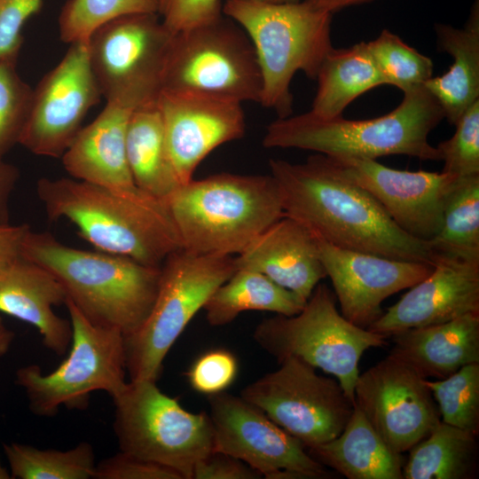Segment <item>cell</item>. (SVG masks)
Listing matches in <instances>:
<instances>
[{
    "instance_id": "obj_1",
    "label": "cell",
    "mask_w": 479,
    "mask_h": 479,
    "mask_svg": "<svg viewBox=\"0 0 479 479\" xmlns=\"http://www.w3.org/2000/svg\"><path fill=\"white\" fill-rule=\"evenodd\" d=\"M269 168L284 214L326 242L433 266L429 243L399 229L368 192L339 173L328 156L316 153L303 163L271 159Z\"/></svg>"
},
{
    "instance_id": "obj_32",
    "label": "cell",
    "mask_w": 479,
    "mask_h": 479,
    "mask_svg": "<svg viewBox=\"0 0 479 479\" xmlns=\"http://www.w3.org/2000/svg\"><path fill=\"white\" fill-rule=\"evenodd\" d=\"M4 452L12 478L94 479L97 463L88 442L66 451L12 442L4 444Z\"/></svg>"
},
{
    "instance_id": "obj_23",
    "label": "cell",
    "mask_w": 479,
    "mask_h": 479,
    "mask_svg": "<svg viewBox=\"0 0 479 479\" xmlns=\"http://www.w3.org/2000/svg\"><path fill=\"white\" fill-rule=\"evenodd\" d=\"M66 292L45 268L23 256L0 271V313L34 326L46 349L65 355L71 344L72 326L54 311L65 304Z\"/></svg>"
},
{
    "instance_id": "obj_11",
    "label": "cell",
    "mask_w": 479,
    "mask_h": 479,
    "mask_svg": "<svg viewBox=\"0 0 479 479\" xmlns=\"http://www.w3.org/2000/svg\"><path fill=\"white\" fill-rule=\"evenodd\" d=\"M263 81L254 46L225 15L173 34L161 90L190 91L260 103Z\"/></svg>"
},
{
    "instance_id": "obj_39",
    "label": "cell",
    "mask_w": 479,
    "mask_h": 479,
    "mask_svg": "<svg viewBox=\"0 0 479 479\" xmlns=\"http://www.w3.org/2000/svg\"><path fill=\"white\" fill-rule=\"evenodd\" d=\"M166 27L177 33L211 22L223 15L221 0H154Z\"/></svg>"
},
{
    "instance_id": "obj_30",
    "label": "cell",
    "mask_w": 479,
    "mask_h": 479,
    "mask_svg": "<svg viewBox=\"0 0 479 479\" xmlns=\"http://www.w3.org/2000/svg\"><path fill=\"white\" fill-rule=\"evenodd\" d=\"M477 435L442 420L412 447L404 479H464L475 469Z\"/></svg>"
},
{
    "instance_id": "obj_26",
    "label": "cell",
    "mask_w": 479,
    "mask_h": 479,
    "mask_svg": "<svg viewBox=\"0 0 479 479\" xmlns=\"http://www.w3.org/2000/svg\"><path fill=\"white\" fill-rule=\"evenodd\" d=\"M307 451L349 479H403L402 453L381 439L355 404L337 437Z\"/></svg>"
},
{
    "instance_id": "obj_45",
    "label": "cell",
    "mask_w": 479,
    "mask_h": 479,
    "mask_svg": "<svg viewBox=\"0 0 479 479\" xmlns=\"http://www.w3.org/2000/svg\"><path fill=\"white\" fill-rule=\"evenodd\" d=\"M313 6L327 12L329 13H334L337 11H340L345 7L364 4L370 2L372 0H307Z\"/></svg>"
},
{
    "instance_id": "obj_24",
    "label": "cell",
    "mask_w": 479,
    "mask_h": 479,
    "mask_svg": "<svg viewBox=\"0 0 479 479\" xmlns=\"http://www.w3.org/2000/svg\"><path fill=\"white\" fill-rule=\"evenodd\" d=\"M391 337L394 346L389 354L425 379H444L466 365L479 363V313L411 328Z\"/></svg>"
},
{
    "instance_id": "obj_5",
    "label": "cell",
    "mask_w": 479,
    "mask_h": 479,
    "mask_svg": "<svg viewBox=\"0 0 479 479\" xmlns=\"http://www.w3.org/2000/svg\"><path fill=\"white\" fill-rule=\"evenodd\" d=\"M166 203L182 248L196 255H238L285 215L271 174L192 178Z\"/></svg>"
},
{
    "instance_id": "obj_20",
    "label": "cell",
    "mask_w": 479,
    "mask_h": 479,
    "mask_svg": "<svg viewBox=\"0 0 479 479\" xmlns=\"http://www.w3.org/2000/svg\"><path fill=\"white\" fill-rule=\"evenodd\" d=\"M433 270L367 329L391 337L479 313V259L433 253Z\"/></svg>"
},
{
    "instance_id": "obj_48",
    "label": "cell",
    "mask_w": 479,
    "mask_h": 479,
    "mask_svg": "<svg viewBox=\"0 0 479 479\" xmlns=\"http://www.w3.org/2000/svg\"><path fill=\"white\" fill-rule=\"evenodd\" d=\"M265 3H272V4H284V3H295L299 2L301 0H259Z\"/></svg>"
},
{
    "instance_id": "obj_18",
    "label": "cell",
    "mask_w": 479,
    "mask_h": 479,
    "mask_svg": "<svg viewBox=\"0 0 479 479\" xmlns=\"http://www.w3.org/2000/svg\"><path fill=\"white\" fill-rule=\"evenodd\" d=\"M316 235V234H315ZM318 255L341 314L367 329L383 313L381 303L430 274L428 263L397 260L334 246L316 235Z\"/></svg>"
},
{
    "instance_id": "obj_46",
    "label": "cell",
    "mask_w": 479,
    "mask_h": 479,
    "mask_svg": "<svg viewBox=\"0 0 479 479\" xmlns=\"http://www.w3.org/2000/svg\"><path fill=\"white\" fill-rule=\"evenodd\" d=\"M14 336V333L6 326L0 316V357L8 353L13 342Z\"/></svg>"
},
{
    "instance_id": "obj_41",
    "label": "cell",
    "mask_w": 479,
    "mask_h": 479,
    "mask_svg": "<svg viewBox=\"0 0 479 479\" xmlns=\"http://www.w3.org/2000/svg\"><path fill=\"white\" fill-rule=\"evenodd\" d=\"M42 4L43 0H0V59L18 58L23 27Z\"/></svg>"
},
{
    "instance_id": "obj_34",
    "label": "cell",
    "mask_w": 479,
    "mask_h": 479,
    "mask_svg": "<svg viewBox=\"0 0 479 479\" xmlns=\"http://www.w3.org/2000/svg\"><path fill=\"white\" fill-rule=\"evenodd\" d=\"M426 384L443 422L478 435L479 363L466 365L444 379H426Z\"/></svg>"
},
{
    "instance_id": "obj_29",
    "label": "cell",
    "mask_w": 479,
    "mask_h": 479,
    "mask_svg": "<svg viewBox=\"0 0 479 479\" xmlns=\"http://www.w3.org/2000/svg\"><path fill=\"white\" fill-rule=\"evenodd\" d=\"M306 302L258 271L238 268L216 289L203 310L210 326H223L249 310L293 316Z\"/></svg>"
},
{
    "instance_id": "obj_8",
    "label": "cell",
    "mask_w": 479,
    "mask_h": 479,
    "mask_svg": "<svg viewBox=\"0 0 479 479\" xmlns=\"http://www.w3.org/2000/svg\"><path fill=\"white\" fill-rule=\"evenodd\" d=\"M112 399L113 429L121 452L192 479L195 465L215 450L208 412L185 410L156 381H130Z\"/></svg>"
},
{
    "instance_id": "obj_3",
    "label": "cell",
    "mask_w": 479,
    "mask_h": 479,
    "mask_svg": "<svg viewBox=\"0 0 479 479\" xmlns=\"http://www.w3.org/2000/svg\"><path fill=\"white\" fill-rule=\"evenodd\" d=\"M21 256L48 270L62 285L67 300L88 320L115 328L124 337L145 322L157 294L161 267L72 247L49 232L30 229Z\"/></svg>"
},
{
    "instance_id": "obj_16",
    "label": "cell",
    "mask_w": 479,
    "mask_h": 479,
    "mask_svg": "<svg viewBox=\"0 0 479 479\" xmlns=\"http://www.w3.org/2000/svg\"><path fill=\"white\" fill-rule=\"evenodd\" d=\"M354 404L398 453L409 451L441 421L426 379L391 354L358 375Z\"/></svg>"
},
{
    "instance_id": "obj_10",
    "label": "cell",
    "mask_w": 479,
    "mask_h": 479,
    "mask_svg": "<svg viewBox=\"0 0 479 479\" xmlns=\"http://www.w3.org/2000/svg\"><path fill=\"white\" fill-rule=\"evenodd\" d=\"M65 305L72 326L67 357L51 373L28 365L15 374V383L25 391L28 407L37 416L52 417L61 406L84 410L91 393L105 391L112 397L127 382L123 334L93 324L68 300Z\"/></svg>"
},
{
    "instance_id": "obj_14",
    "label": "cell",
    "mask_w": 479,
    "mask_h": 479,
    "mask_svg": "<svg viewBox=\"0 0 479 479\" xmlns=\"http://www.w3.org/2000/svg\"><path fill=\"white\" fill-rule=\"evenodd\" d=\"M215 450L267 479H326L333 473L253 404L225 391L208 398Z\"/></svg>"
},
{
    "instance_id": "obj_36",
    "label": "cell",
    "mask_w": 479,
    "mask_h": 479,
    "mask_svg": "<svg viewBox=\"0 0 479 479\" xmlns=\"http://www.w3.org/2000/svg\"><path fill=\"white\" fill-rule=\"evenodd\" d=\"M17 59H0V161L19 144L33 92L17 71Z\"/></svg>"
},
{
    "instance_id": "obj_40",
    "label": "cell",
    "mask_w": 479,
    "mask_h": 479,
    "mask_svg": "<svg viewBox=\"0 0 479 479\" xmlns=\"http://www.w3.org/2000/svg\"><path fill=\"white\" fill-rule=\"evenodd\" d=\"M94 479H183L165 466L119 452L97 463Z\"/></svg>"
},
{
    "instance_id": "obj_4",
    "label": "cell",
    "mask_w": 479,
    "mask_h": 479,
    "mask_svg": "<svg viewBox=\"0 0 479 479\" xmlns=\"http://www.w3.org/2000/svg\"><path fill=\"white\" fill-rule=\"evenodd\" d=\"M444 114L426 87L404 93L391 112L367 120L324 118L310 111L278 118L263 137L265 148H294L331 157L376 160L387 155H408L423 161H441L429 133Z\"/></svg>"
},
{
    "instance_id": "obj_7",
    "label": "cell",
    "mask_w": 479,
    "mask_h": 479,
    "mask_svg": "<svg viewBox=\"0 0 479 479\" xmlns=\"http://www.w3.org/2000/svg\"><path fill=\"white\" fill-rule=\"evenodd\" d=\"M236 269L232 255H196L181 248L166 258L149 315L124 337L130 381H157L175 342Z\"/></svg>"
},
{
    "instance_id": "obj_21",
    "label": "cell",
    "mask_w": 479,
    "mask_h": 479,
    "mask_svg": "<svg viewBox=\"0 0 479 479\" xmlns=\"http://www.w3.org/2000/svg\"><path fill=\"white\" fill-rule=\"evenodd\" d=\"M236 267L258 271L307 301L326 277L316 235L284 215L235 256Z\"/></svg>"
},
{
    "instance_id": "obj_31",
    "label": "cell",
    "mask_w": 479,
    "mask_h": 479,
    "mask_svg": "<svg viewBox=\"0 0 479 479\" xmlns=\"http://www.w3.org/2000/svg\"><path fill=\"white\" fill-rule=\"evenodd\" d=\"M433 253L479 259V175L460 177L450 192Z\"/></svg>"
},
{
    "instance_id": "obj_19",
    "label": "cell",
    "mask_w": 479,
    "mask_h": 479,
    "mask_svg": "<svg viewBox=\"0 0 479 479\" xmlns=\"http://www.w3.org/2000/svg\"><path fill=\"white\" fill-rule=\"evenodd\" d=\"M168 151L181 185L218 146L243 137L242 103L190 91L161 90L158 96Z\"/></svg>"
},
{
    "instance_id": "obj_42",
    "label": "cell",
    "mask_w": 479,
    "mask_h": 479,
    "mask_svg": "<svg viewBox=\"0 0 479 479\" xmlns=\"http://www.w3.org/2000/svg\"><path fill=\"white\" fill-rule=\"evenodd\" d=\"M262 475L240 459L214 450L194 467L192 479H257Z\"/></svg>"
},
{
    "instance_id": "obj_2",
    "label": "cell",
    "mask_w": 479,
    "mask_h": 479,
    "mask_svg": "<svg viewBox=\"0 0 479 479\" xmlns=\"http://www.w3.org/2000/svg\"><path fill=\"white\" fill-rule=\"evenodd\" d=\"M36 193L50 220H68L96 250L161 267L182 248L167 203L139 188L122 192L73 177H42Z\"/></svg>"
},
{
    "instance_id": "obj_15",
    "label": "cell",
    "mask_w": 479,
    "mask_h": 479,
    "mask_svg": "<svg viewBox=\"0 0 479 479\" xmlns=\"http://www.w3.org/2000/svg\"><path fill=\"white\" fill-rule=\"evenodd\" d=\"M87 41L70 43L33 90L19 144L35 155L61 158L100 99Z\"/></svg>"
},
{
    "instance_id": "obj_13",
    "label": "cell",
    "mask_w": 479,
    "mask_h": 479,
    "mask_svg": "<svg viewBox=\"0 0 479 479\" xmlns=\"http://www.w3.org/2000/svg\"><path fill=\"white\" fill-rule=\"evenodd\" d=\"M173 34L155 12L116 18L87 40L89 59L101 95L137 107L158 98Z\"/></svg>"
},
{
    "instance_id": "obj_44",
    "label": "cell",
    "mask_w": 479,
    "mask_h": 479,
    "mask_svg": "<svg viewBox=\"0 0 479 479\" xmlns=\"http://www.w3.org/2000/svg\"><path fill=\"white\" fill-rule=\"evenodd\" d=\"M20 177L17 167L0 161V224L9 222V202Z\"/></svg>"
},
{
    "instance_id": "obj_22",
    "label": "cell",
    "mask_w": 479,
    "mask_h": 479,
    "mask_svg": "<svg viewBox=\"0 0 479 479\" xmlns=\"http://www.w3.org/2000/svg\"><path fill=\"white\" fill-rule=\"evenodd\" d=\"M134 107L106 101L103 111L78 132L62 155L71 177L116 192H132L135 185L130 171L126 137Z\"/></svg>"
},
{
    "instance_id": "obj_17",
    "label": "cell",
    "mask_w": 479,
    "mask_h": 479,
    "mask_svg": "<svg viewBox=\"0 0 479 479\" xmlns=\"http://www.w3.org/2000/svg\"><path fill=\"white\" fill-rule=\"evenodd\" d=\"M328 157L342 177L368 192L406 234L426 242L437 234L459 177L396 169L373 159Z\"/></svg>"
},
{
    "instance_id": "obj_33",
    "label": "cell",
    "mask_w": 479,
    "mask_h": 479,
    "mask_svg": "<svg viewBox=\"0 0 479 479\" xmlns=\"http://www.w3.org/2000/svg\"><path fill=\"white\" fill-rule=\"evenodd\" d=\"M366 43L385 84L406 93L423 86L433 76L431 59L389 30H382Z\"/></svg>"
},
{
    "instance_id": "obj_27",
    "label": "cell",
    "mask_w": 479,
    "mask_h": 479,
    "mask_svg": "<svg viewBox=\"0 0 479 479\" xmlns=\"http://www.w3.org/2000/svg\"><path fill=\"white\" fill-rule=\"evenodd\" d=\"M157 99L132 110L127 129L126 150L135 185L166 202L182 185L168 151Z\"/></svg>"
},
{
    "instance_id": "obj_9",
    "label": "cell",
    "mask_w": 479,
    "mask_h": 479,
    "mask_svg": "<svg viewBox=\"0 0 479 479\" xmlns=\"http://www.w3.org/2000/svg\"><path fill=\"white\" fill-rule=\"evenodd\" d=\"M253 338L278 362L295 357L334 375L353 403L360 357L368 349L386 344L384 335L347 320L324 283L317 285L299 313L263 319Z\"/></svg>"
},
{
    "instance_id": "obj_12",
    "label": "cell",
    "mask_w": 479,
    "mask_h": 479,
    "mask_svg": "<svg viewBox=\"0 0 479 479\" xmlns=\"http://www.w3.org/2000/svg\"><path fill=\"white\" fill-rule=\"evenodd\" d=\"M246 386L240 397L307 449L337 437L354 409L336 379L322 376L295 357Z\"/></svg>"
},
{
    "instance_id": "obj_35",
    "label": "cell",
    "mask_w": 479,
    "mask_h": 479,
    "mask_svg": "<svg viewBox=\"0 0 479 479\" xmlns=\"http://www.w3.org/2000/svg\"><path fill=\"white\" fill-rule=\"evenodd\" d=\"M155 12L154 0H67L59 17L63 42H84L102 25L124 15Z\"/></svg>"
},
{
    "instance_id": "obj_38",
    "label": "cell",
    "mask_w": 479,
    "mask_h": 479,
    "mask_svg": "<svg viewBox=\"0 0 479 479\" xmlns=\"http://www.w3.org/2000/svg\"><path fill=\"white\" fill-rule=\"evenodd\" d=\"M238 370L234 354L213 349L198 357L185 375L192 389L210 396L225 391L235 381Z\"/></svg>"
},
{
    "instance_id": "obj_6",
    "label": "cell",
    "mask_w": 479,
    "mask_h": 479,
    "mask_svg": "<svg viewBox=\"0 0 479 479\" xmlns=\"http://www.w3.org/2000/svg\"><path fill=\"white\" fill-rule=\"evenodd\" d=\"M223 14L239 24L249 37L260 67V103L278 118L292 114L291 82L298 71L316 79L333 48L332 14L307 0L272 4L259 0H226Z\"/></svg>"
},
{
    "instance_id": "obj_28",
    "label": "cell",
    "mask_w": 479,
    "mask_h": 479,
    "mask_svg": "<svg viewBox=\"0 0 479 479\" xmlns=\"http://www.w3.org/2000/svg\"><path fill=\"white\" fill-rule=\"evenodd\" d=\"M315 80L318 87L310 111L324 118L341 116L357 98L385 84L365 42L348 48L333 47Z\"/></svg>"
},
{
    "instance_id": "obj_25",
    "label": "cell",
    "mask_w": 479,
    "mask_h": 479,
    "mask_svg": "<svg viewBox=\"0 0 479 479\" xmlns=\"http://www.w3.org/2000/svg\"><path fill=\"white\" fill-rule=\"evenodd\" d=\"M439 50L452 56L448 71L432 76L424 86L436 98L450 124L479 99V0H475L462 28L436 24Z\"/></svg>"
},
{
    "instance_id": "obj_47",
    "label": "cell",
    "mask_w": 479,
    "mask_h": 479,
    "mask_svg": "<svg viewBox=\"0 0 479 479\" xmlns=\"http://www.w3.org/2000/svg\"><path fill=\"white\" fill-rule=\"evenodd\" d=\"M0 479H12L8 469L3 467L0 459Z\"/></svg>"
},
{
    "instance_id": "obj_37",
    "label": "cell",
    "mask_w": 479,
    "mask_h": 479,
    "mask_svg": "<svg viewBox=\"0 0 479 479\" xmlns=\"http://www.w3.org/2000/svg\"><path fill=\"white\" fill-rule=\"evenodd\" d=\"M454 126V134L436 145L444 161L442 172L459 177L479 175V99Z\"/></svg>"
},
{
    "instance_id": "obj_43",
    "label": "cell",
    "mask_w": 479,
    "mask_h": 479,
    "mask_svg": "<svg viewBox=\"0 0 479 479\" xmlns=\"http://www.w3.org/2000/svg\"><path fill=\"white\" fill-rule=\"evenodd\" d=\"M30 229L27 224H0V271L21 255L23 240Z\"/></svg>"
}]
</instances>
